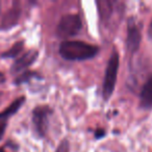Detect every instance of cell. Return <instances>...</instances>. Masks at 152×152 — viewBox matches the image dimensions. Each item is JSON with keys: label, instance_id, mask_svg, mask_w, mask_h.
I'll use <instances>...</instances> for the list:
<instances>
[{"label": "cell", "instance_id": "15", "mask_svg": "<svg viewBox=\"0 0 152 152\" xmlns=\"http://www.w3.org/2000/svg\"><path fill=\"white\" fill-rule=\"evenodd\" d=\"M5 128H7V123H5V121L0 123V141H1V139H2L3 135H4Z\"/></svg>", "mask_w": 152, "mask_h": 152}, {"label": "cell", "instance_id": "2", "mask_svg": "<svg viewBox=\"0 0 152 152\" xmlns=\"http://www.w3.org/2000/svg\"><path fill=\"white\" fill-rule=\"evenodd\" d=\"M119 65H120V59L119 54L116 50L113 51L110 55L108 63L106 65L105 74H104L103 80V88H102V96L105 101H107L110 98V96L114 93L115 87H116L117 77H118Z\"/></svg>", "mask_w": 152, "mask_h": 152}, {"label": "cell", "instance_id": "6", "mask_svg": "<svg viewBox=\"0 0 152 152\" xmlns=\"http://www.w3.org/2000/svg\"><path fill=\"white\" fill-rule=\"evenodd\" d=\"M39 56V52L37 50H29L26 53H24L22 56H20L18 59H16L15 63L11 67V73L16 75L19 72L25 70L27 67L34 63Z\"/></svg>", "mask_w": 152, "mask_h": 152}, {"label": "cell", "instance_id": "18", "mask_svg": "<svg viewBox=\"0 0 152 152\" xmlns=\"http://www.w3.org/2000/svg\"><path fill=\"white\" fill-rule=\"evenodd\" d=\"M0 152H4V150H3V149H0Z\"/></svg>", "mask_w": 152, "mask_h": 152}, {"label": "cell", "instance_id": "10", "mask_svg": "<svg viewBox=\"0 0 152 152\" xmlns=\"http://www.w3.org/2000/svg\"><path fill=\"white\" fill-rule=\"evenodd\" d=\"M113 4L114 3L112 1H105V0L97 2L98 12H99V16L101 18V20H108L110 18L113 12H114Z\"/></svg>", "mask_w": 152, "mask_h": 152}, {"label": "cell", "instance_id": "12", "mask_svg": "<svg viewBox=\"0 0 152 152\" xmlns=\"http://www.w3.org/2000/svg\"><path fill=\"white\" fill-rule=\"evenodd\" d=\"M34 77L40 78V76H38V74L34 73V72L26 71V72H24L23 74L19 75L17 78L15 79V85H22V83H27V81H29L31 78H34Z\"/></svg>", "mask_w": 152, "mask_h": 152}, {"label": "cell", "instance_id": "14", "mask_svg": "<svg viewBox=\"0 0 152 152\" xmlns=\"http://www.w3.org/2000/svg\"><path fill=\"white\" fill-rule=\"evenodd\" d=\"M104 135H105V130H104V129L99 128L95 131V137L96 139H101V137H103Z\"/></svg>", "mask_w": 152, "mask_h": 152}, {"label": "cell", "instance_id": "1", "mask_svg": "<svg viewBox=\"0 0 152 152\" xmlns=\"http://www.w3.org/2000/svg\"><path fill=\"white\" fill-rule=\"evenodd\" d=\"M58 52L66 61H88L98 54L99 48L81 41H65L59 45Z\"/></svg>", "mask_w": 152, "mask_h": 152}, {"label": "cell", "instance_id": "17", "mask_svg": "<svg viewBox=\"0 0 152 152\" xmlns=\"http://www.w3.org/2000/svg\"><path fill=\"white\" fill-rule=\"evenodd\" d=\"M3 83H5V76L2 72H0V85H2Z\"/></svg>", "mask_w": 152, "mask_h": 152}, {"label": "cell", "instance_id": "8", "mask_svg": "<svg viewBox=\"0 0 152 152\" xmlns=\"http://www.w3.org/2000/svg\"><path fill=\"white\" fill-rule=\"evenodd\" d=\"M140 106L143 110L152 108V76L144 83L140 94Z\"/></svg>", "mask_w": 152, "mask_h": 152}, {"label": "cell", "instance_id": "16", "mask_svg": "<svg viewBox=\"0 0 152 152\" xmlns=\"http://www.w3.org/2000/svg\"><path fill=\"white\" fill-rule=\"evenodd\" d=\"M148 38L150 39V41H152V20L149 24V27H148Z\"/></svg>", "mask_w": 152, "mask_h": 152}, {"label": "cell", "instance_id": "13", "mask_svg": "<svg viewBox=\"0 0 152 152\" xmlns=\"http://www.w3.org/2000/svg\"><path fill=\"white\" fill-rule=\"evenodd\" d=\"M55 152H70V144L68 140H63L58 147L56 148Z\"/></svg>", "mask_w": 152, "mask_h": 152}, {"label": "cell", "instance_id": "5", "mask_svg": "<svg viewBox=\"0 0 152 152\" xmlns=\"http://www.w3.org/2000/svg\"><path fill=\"white\" fill-rule=\"evenodd\" d=\"M141 31L137 27V23L132 18L128 20L127 24V38H126V47L130 53H134L139 50L141 45Z\"/></svg>", "mask_w": 152, "mask_h": 152}, {"label": "cell", "instance_id": "3", "mask_svg": "<svg viewBox=\"0 0 152 152\" xmlns=\"http://www.w3.org/2000/svg\"><path fill=\"white\" fill-rule=\"evenodd\" d=\"M83 28L81 19L78 15L69 14L61 17L56 26V34L61 39L71 38L78 34Z\"/></svg>", "mask_w": 152, "mask_h": 152}, {"label": "cell", "instance_id": "9", "mask_svg": "<svg viewBox=\"0 0 152 152\" xmlns=\"http://www.w3.org/2000/svg\"><path fill=\"white\" fill-rule=\"evenodd\" d=\"M24 102H25V97H20L14 100L3 112L0 113V121H3V122H4V120L9 119L10 117L13 116L14 114H16V113L20 110V107H21Z\"/></svg>", "mask_w": 152, "mask_h": 152}, {"label": "cell", "instance_id": "7", "mask_svg": "<svg viewBox=\"0 0 152 152\" xmlns=\"http://www.w3.org/2000/svg\"><path fill=\"white\" fill-rule=\"evenodd\" d=\"M20 16H21V9L19 7L18 3H15L14 7L11 10H9L2 17L1 23H0V28L3 30H7L14 27L19 21Z\"/></svg>", "mask_w": 152, "mask_h": 152}, {"label": "cell", "instance_id": "4", "mask_svg": "<svg viewBox=\"0 0 152 152\" xmlns=\"http://www.w3.org/2000/svg\"><path fill=\"white\" fill-rule=\"evenodd\" d=\"M52 113L48 106H37L32 112V123L34 128L39 137H44L48 129V119Z\"/></svg>", "mask_w": 152, "mask_h": 152}, {"label": "cell", "instance_id": "11", "mask_svg": "<svg viewBox=\"0 0 152 152\" xmlns=\"http://www.w3.org/2000/svg\"><path fill=\"white\" fill-rule=\"evenodd\" d=\"M23 47H24V43L22 42V41L17 42L12 48H10L7 51L2 53L1 57H3V58H14V57H16L22 50H23Z\"/></svg>", "mask_w": 152, "mask_h": 152}]
</instances>
